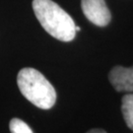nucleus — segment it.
Returning <instances> with one entry per match:
<instances>
[{
  "label": "nucleus",
  "instance_id": "nucleus-3",
  "mask_svg": "<svg viewBox=\"0 0 133 133\" xmlns=\"http://www.w3.org/2000/svg\"><path fill=\"white\" fill-rule=\"evenodd\" d=\"M82 11L86 18L98 27H105L110 22L111 15L105 0H81Z\"/></svg>",
  "mask_w": 133,
  "mask_h": 133
},
{
  "label": "nucleus",
  "instance_id": "nucleus-1",
  "mask_svg": "<svg viewBox=\"0 0 133 133\" xmlns=\"http://www.w3.org/2000/svg\"><path fill=\"white\" fill-rule=\"evenodd\" d=\"M37 19L46 33L61 42H71L76 36V25L71 16L52 0H33Z\"/></svg>",
  "mask_w": 133,
  "mask_h": 133
},
{
  "label": "nucleus",
  "instance_id": "nucleus-2",
  "mask_svg": "<svg viewBox=\"0 0 133 133\" xmlns=\"http://www.w3.org/2000/svg\"><path fill=\"white\" fill-rule=\"evenodd\" d=\"M22 95L42 109H51L56 101V92L49 81L37 69L23 68L17 76Z\"/></svg>",
  "mask_w": 133,
  "mask_h": 133
},
{
  "label": "nucleus",
  "instance_id": "nucleus-4",
  "mask_svg": "<svg viewBox=\"0 0 133 133\" xmlns=\"http://www.w3.org/2000/svg\"><path fill=\"white\" fill-rule=\"evenodd\" d=\"M109 79L117 92H133V66L114 67L109 72Z\"/></svg>",
  "mask_w": 133,
  "mask_h": 133
},
{
  "label": "nucleus",
  "instance_id": "nucleus-5",
  "mask_svg": "<svg viewBox=\"0 0 133 133\" xmlns=\"http://www.w3.org/2000/svg\"><path fill=\"white\" fill-rule=\"evenodd\" d=\"M121 111L126 125L133 130V94H127L122 98Z\"/></svg>",
  "mask_w": 133,
  "mask_h": 133
},
{
  "label": "nucleus",
  "instance_id": "nucleus-8",
  "mask_svg": "<svg viewBox=\"0 0 133 133\" xmlns=\"http://www.w3.org/2000/svg\"><path fill=\"white\" fill-rule=\"evenodd\" d=\"M81 29H80V27H78V26H76V32H79Z\"/></svg>",
  "mask_w": 133,
  "mask_h": 133
},
{
  "label": "nucleus",
  "instance_id": "nucleus-7",
  "mask_svg": "<svg viewBox=\"0 0 133 133\" xmlns=\"http://www.w3.org/2000/svg\"><path fill=\"white\" fill-rule=\"evenodd\" d=\"M87 133H107L105 130H103V129H99V128H95V129H91L89 130Z\"/></svg>",
  "mask_w": 133,
  "mask_h": 133
},
{
  "label": "nucleus",
  "instance_id": "nucleus-6",
  "mask_svg": "<svg viewBox=\"0 0 133 133\" xmlns=\"http://www.w3.org/2000/svg\"><path fill=\"white\" fill-rule=\"evenodd\" d=\"M9 128L11 133H34L28 124L19 118L11 119L9 123Z\"/></svg>",
  "mask_w": 133,
  "mask_h": 133
}]
</instances>
